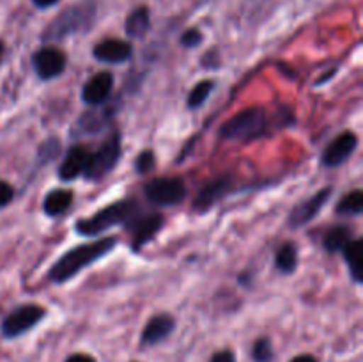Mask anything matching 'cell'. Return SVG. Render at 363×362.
Segmentation results:
<instances>
[{
  "instance_id": "cell-27",
  "label": "cell",
  "mask_w": 363,
  "mask_h": 362,
  "mask_svg": "<svg viewBox=\"0 0 363 362\" xmlns=\"http://www.w3.org/2000/svg\"><path fill=\"white\" fill-rule=\"evenodd\" d=\"M179 43L184 48H195V46H199L202 43V32L199 28H188L179 38Z\"/></svg>"
},
{
  "instance_id": "cell-20",
  "label": "cell",
  "mask_w": 363,
  "mask_h": 362,
  "mask_svg": "<svg viewBox=\"0 0 363 362\" xmlns=\"http://www.w3.org/2000/svg\"><path fill=\"white\" fill-rule=\"evenodd\" d=\"M298 266V247L293 241L280 245L275 254V268L284 275H289Z\"/></svg>"
},
{
  "instance_id": "cell-21",
  "label": "cell",
  "mask_w": 363,
  "mask_h": 362,
  "mask_svg": "<svg viewBox=\"0 0 363 362\" xmlns=\"http://www.w3.org/2000/svg\"><path fill=\"white\" fill-rule=\"evenodd\" d=\"M351 241V231L344 226H335L326 233L325 248L328 252H339Z\"/></svg>"
},
{
  "instance_id": "cell-3",
  "label": "cell",
  "mask_w": 363,
  "mask_h": 362,
  "mask_svg": "<svg viewBox=\"0 0 363 362\" xmlns=\"http://www.w3.org/2000/svg\"><path fill=\"white\" fill-rule=\"evenodd\" d=\"M266 114L262 109H245L230 117L222 128L220 137L225 141H252L264 133Z\"/></svg>"
},
{
  "instance_id": "cell-19",
  "label": "cell",
  "mask_w": 363,
  "mask_h": 362,
  "mask_svg": "<svg viewBox=\"0 0 363 362\" xmlns=\"http://www.w3.org/2000/svg\"><path fill=\"white\" fill-rule=\"evenodd\" d=\"M71 204H73V192L59 188V190H52L46 194L45 201H43V209L48 216H59Z\"/></svg>"
},
{
  "instance_id": "cell-31",
  "label": "cell",
  "mask_w": 363,
  "mask_h": 362,
  "mask_svg": "<svg viewBox=\"0 0 363 362\" xmlns=\"http://www.w3.org/2000/svg\"><path fill=\"white\" fill-rule=\"evenodd\" d=\"M34 2L35 7H39V9H48V7H52L53 4H57L59 0H32Z\"/></svg>"
},
{
  "instance_id": "cell-28",
  "label": "cell",
  "mask_w": 363,
  "mask_h": 362,
  "mask_svg": "<svg viewBox=\"0 0 363 362\" xmlns=\"http://www.w3.org/2000/svg\"><path fill=\"white\" fill-rule=\"evenodd\" d=\"M13 197H14L13 187H11L9 183H6V181L0 180V208L9 204V202L13 201Z\"/></svg>"
},
{
  "instance_id": "cell-4",
  "label": "cell",
  "mask_w": 363,
  "mask_h": 362,
  "mask_svg": "<svg viewBox=\"0 0 363 362\" xmlns=\"http://www.w3.org/2000/svg\"><path fill=\"white\" fill-rule=\"evenodd\" d=\"M121 156V135L119 131H113L98 149L94 155L89 156L87 167L84 170V176L91 181H99L112 172L117 165Z\"/></svg>"
},
{
  "instance_id": "cell-22",
  "label": "cell",
  "mask_w": 363,
  "mask_h": 362,
  "mask_svg": "<svg viewBox=\"0 0 363 362\" xmlns=\"http://www.w3.org/2000/svg\"><path fill=\"white\" fill-rule=\"evenodd\" d=\"M363 212V192L362 190H353L350 194L344 195L342 199L337 204V213L339 215H350L357 216Z\"/></svg>"
},
{
  "instance_id": "cell-24",
  "label": "cell",
  "mask_w": 363,
  "mask_h": 362,
  "mask_svg": "<svg viewBox=\"0 0 363 362\" xmlns=\"http://www.w3.org/2000/svg\"><path fill=\"white\" fill-rule=\"evenodd\" d=\"M106 117H108V114H99L98 110L87 112L78 119V128L84 133H96V131H99L106 124Z\"/></svg>"
},
{
  "instance_id": "cell-23",
  "label": "cell",
  "mask_w": 363,
  "mask_h": 362,
  "mask_svg": "<svg viewBox=\"0 0 363 362\" xmlns=\"http://www.w3.org/2000/svg\"><path fill=\"white\" fill-rule=\"evenodd\" d=\"M213 89H215V82L213 80L199 82V84L191 89L190 94H188V109L195 110L199 109V106L204 105V103L208 102L209 94L213 92Z\"/></svg>"
},
{
  "instance_id": "cell-18",
  "label": "cell",
  "mask_w": 363,
  "mask_h": 362,
  "mask_svg": "<svg viewBox=\"0 0 363 362\" xmlns=\"http://www.w3.org/2000/svg\"><path fill=\"white\" fill-rule=\"evenodd\" d=\"M149 27H151V16H149V9L145 6L135 7L126 18V34L130 38H144L147 34Z\"/></svg>"
},
{
  "instance_id": "cell-13",
  "label": "cell",
  "mask_w": 363,
  "mask_h": 362,
  "mask_svg": "<svg viewBox=\"0 0 363 362\" xmlns=\"http://www.w3.org/2000/svg\"><path fill=\"white\" fill-rule=\"evenodd\" d=\"M133 53V46L123 39H105L92 48V55L99 62L121 64L126 62Z\"/></svg>"
},
{
  "instance_id": "cell-7",
  "label": "cell",
  "mask_w": 363,
  "mask_h": 362,
  "mask_svg": "<svg viewBox=\"0 0 363 362\" xmlns=\"http://www.w3.org/2000/svg\"><path fill=\"white\" fill-rule=\"evenodd\" d=\"M45 314L46 312L41 305H20V307L14 309L13 312H9V314L6 316V319L2 322L4 337L14 339V337L21 336V334L28 332V330L34 329V327L45 318Z\"/></svg>"
},
{
  "instance_id": "cell-29",
  "label": "cell",
  "mask_w": 363,
  "mask_h": 362,
  "mask_svg": "<svg viewBox=\"0 0 363 362\" xmlns=\"http://www.w3.org/2000/svg\"><path fill=\"white\" fill-rule=\"evenodd\" d=\"M209 362H236V355L230 350H220L213 355Z\"/></svg>"
},
{
  "instance_id": "cell-14",
  "label": "cell",
  "mask_w": 363,
  "mask_h": 362,
  "mask_svg": "<svg viewBox=\"0 0 363 362\" xmlns=\"http://www.w3.org/2000/svg\"><path fill=\"white\" fill-rule=\"evenodd\" d=\"M176 329V319L170 314H156L147 322L142 330V344L155 346L165 341Z\"/></svg>"
},
{
  "instance_id": "cell-25",
  "label": "cell",
  "mask_w": 363,
  "mask_h": 362,
  "mask_svg": "<svg viewBox=\"0 0 363 362\" xmlns=\"http://www.w3.org/2000/svg\"><path fill=\"white\" fill-rule=\"evenodd\" d=\"M273 355H275V351H273V344L268 337H261L252 346V358H254V362H272Z\"/></svg>"
},
{
  "instance_id": "cell-16",
  "label": "cell",
  "mask_w": 363,
  "mask_h": 362,
  "mask_svg": "<svg viewBox=\"0 0 363 362\" xmlns=\"http://www.w3.org/2000/svg\"><path fill=\"white\" fill-rule=\"evenodd\" d=\"M230 183H233V177L227 174V176H222L218 177V180L206 185V187L199 192L197 197H195L194 208L197 209V212H206V209L211 208L215 202H218L220 199L229 192Z\"/></svg>"
},
{
  "instance_id": "cell-33",
  "label": "cell",
  "mask_w": 363,
  "mask_h": 362,
  "mask_svg": "<svg viewBox=\"0 0 363 362\" xmlns=\"http://www.w3.org/2000/svg\"><path fill=\"white\" fill-rule=\"evenodd\" d=\"M2 53H4V43L0 41V60H2Z\"/></svg>"
},
{
  "instance_id": "cell-6",
  "label": "cell",
  "mask_w": 363,
  "mask_h": 362,
  "mask_svg": "<svg viewBox=\"0 0 363 362\" xmlns=\"http://www.w3.org/2000/svg\"><path fill=\"white\" fill-rule=\"evenodd\" d=\"M144 194L152 204L174 206L186 197V185L181 177H158L144 187Z\"/></svg>"
},
{
  "instance_id": "cell-26",
  "label": "cell",
  "mask_w": 363,
  "mask_h": 362,
  "mask_svg": "<svg viewBox=\"0 0 363 362\" xmlns=\"http://www.w3.org/2000/svg\"><path fill=\"white\" fill-rule=\"evenodd\" d=\"M155 165H156L155 153L149 151V149L142 151L140 155L137 156V160H135V170H137L138 174L151 172V170L155 169Z\"/></svg>"
},
{
  "instance_id": "cell-17",
  "label": "cell",
  "mask_w": 363,
  "mask_h": 362,
  "mask_svg": "<svg viewBox=\"0 0 363 362\" xmlns=\"http://www.w3.org/2000/svg\"><path fill=\"white\" fill-rule=\"evenodd\" d=\"M344 259H346L347 266H350L351 277L354 283H362L363 280V241L360 238L351 240L346 247L342 248Z\"/></svg>"
},
{
  "instance_id": "cell-9",
  "label": "cell",
  "mask_w": 363,
  "mask_h": 362,
  "mask_svg": "<svg viewBox=\"0 0 363 362\" xmlns=\"http://www.w3.org/2000/svg\"><path fill=\"white\" fill-rule=\"evenodd\" d=\"M126 226L131 233V247L133 251H138L160 233V229L163 227V216L160 213L135 215Z\"/></svg>"
},
{
  "instance_id": "cell-30",
  "label": "cell",
  "mask_w": 363,
  "mask_h": 362,
  "mask_svg": "<svg viewBox=\"0 0 363 362\" xmlns=\"http://www.w3.org/2000/svg\"><path fill=\"white\" fill-rule=\"evenodd\" d=\"M66 362H96L91 355H85V353H74L71 357L66 358Z\"/></svg>"
},
{
  "instance_id": "cell-1",
  "label": "cell",
  "mask_w": 363,
  "mask_h": 362,
  "mask_svg": "<svg viewBox=\"0 0 363 362\" xmlns=\"http://www.w3.org/2000/svg\"><path fill=\"white\" fill-rule=\"evenodd\" d=\"M117 245L116 236L101 238V240L91 241V243L78 245V247H73L71 251H67L66 254L60 256L53 266L50 268L48 277L52 283H66L71 277L77 275L78 272H82L84 268H87L91 263L98 261L103 256L108 254L113 247Z\"/></svg>"
},
{
  "instance_id": "cell-8",
  "label": "cell",
  "mask_w": 363,
  "mask_h": 362,
  "mask_svg": "<svg viewBox=\"0 0 363 362\" xmlns=\"http://www.w3.org/2000/svg\"><path fill=\"white\" fill-rule=\"evenodd\" d=\"M32 66L43 80L60 77L66 70V55L55 46H45L32 55Z\"/></svg>"
},
{
  "instance_id": "cell-5",
  "label": "cell",
  "mask_w": 363,
  "mask_h": 362,
  "mask_svg": "<svg viewBox=\"0 0 363 362\" xmlns=\"http://www.w3.org/2000/svg\"><path fill=\"white\" fill-rule=\"evenodd\" d=\"M92 14H94V7L92 6H73L67 7L66 11L59 14L48 28L45 31L43 38L45 39H62L66 35L73 34V32L80 31L84 25L91 21Z\"/></svg>"
},
{
  "instance_id": "cell-10",
  "label": "cell",
  "mask_w": 363,
  "mask_h": 362,
  "mask_svg": "<svg viewBox=\"0 0 363 362\" xmlns=\"http://www.w3.org/2000/svg\"><path fill=\"white\" fill-rule=\"evenodd\" d=\"M358 148V137L353 131H344L340 133L335 141H332V144L325 149V155H323V165L333 169V167H339L350 158L354 153V149Z\"/></svg>"
},
{
  "instance_id": "cell-2",
  "label": "cell",
  "mask_w": 363,
  "mask_h": 362,
  "mask_svg": "<svg viewBox=\"0 0 363 362\" xmlns=\"http://www.w3.org/2000/svg\"><path fill=\"white\" fill-rule=\"evenodd\" d=\"M135 215H138V202L133 199H124V201H117L113 204L105 206L89 219L78 220L77 231L82 236H96V234H101L103 231L110 229V227L128 224Z\"/></svg>"
},
{
  "instance_id": "cell-11",
  "label": "cell",
  "mask_w": 363,
  "mask_h": 362,
  "mask_svg": "<svg viewBox=\"0 0 363 362\" xmlns=\"http://www.w3.org/2000/svg\"><path fill=\"white\" fill-rule=\"evenodd\" d=\"M332 192H333L332 187H326V188H323V190H319L315 195H312L308 201L301 202L300 206H296V208L289 213L287 224H289L291 227H301V226H305L307 222H311V220L314 219L319 212H321L323 206L328 202Z\"/></svg>"
},
{
  "instance_id": "cell-12",
  "label": "cell",
  "mask_w": 363,
  "mask_h": 362,
  "mask_svg": "<svg viewBox=\"0 0 363 362\" xmlns=\"http://www.w3.org/2000/svg\"><path fill=\"white\" fill-rule=\"evenodd\" d=\"M113 89V77L108 71H101V73H96L94 77L89 78L87 82L82 87V99H84L87 105H103L106 99L110 98Z\"/></svg>"
},
{
  "instance_id": "cell-32",
  "label": "cell",
  "mask_w": 363,
  "mask_h": 362,
  "mask_svg": "<svg viewBox=\"0 0 363 362\" xmlns=\"http://www.w3.org/2000/svg\"><path fill=\"white\" fill-rule=\"evenodd\" d=\"M291 362H318V358H315L314 355L303 353V355H298V357H294Z\"/></svg>"
},
{
  "instance_id": "cell-15",
  "label": "cell",
  "mask_w": 363,
  "mask_h": 362,
  "mask_svg": "<svg viewBox=\"0 0 363 362\" xmlns=\"http://www.w3.org/2000/svg\"><path fill=\"white\" fill-rule=\"evenodd\" d=\"M89 149L85 146H73V148L67 149L66 156H64L62 163L59 167V177L62 181H71L74 177H78L80 174H84L85 167L89 162Z\"/></svg>"
}]
</instances>
